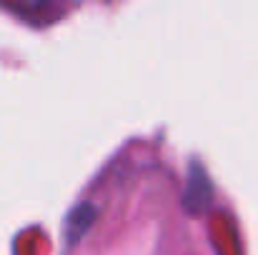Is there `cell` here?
<instances>
[{
  "mask_svg": "<svg viewBox=\"0 0 258 255\" xmlns=\"http://www.w3.org/2000/svg\"><path fill=\"white\" fill-rule=\"evenodd\" d=\"M211 195H213V190H211L208 175L203 173V168H201L198 163H193V165H190L188 190H185V205H188V210H193V213L206 210L208 203H211Z\"/></svg>",
  "mask_w": 258,
  "mask_h": 255,
  "instance_id": "cell-1",
  "label": "cell"
},
{
  "mask_svg": "<svg viewBox=\"0 0 258 255\" xmlns=\"http://www.w3.org/2000/svg\"><path fill=\"white\" fill-rule=\"evenodd\" d=\"M93 218H95V208L93 205H78L71 215H68V228H66V240L73 245V243H78L81 240V235L86 233L88 228L93 225Z\"/></svg>",
  "mask_w": 258,
  "mask_h": 255,
  "instance_id": "cell-2",
  "label": "cell"
}]
</instances>
